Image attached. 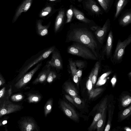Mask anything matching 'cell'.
Here are the masks:
<instances>
[{
	"mask_svg": "<svg viewBox=\"0 0 131 131\" xmlns=\"http://www.w3.org/2000/svg\"><path fill=\"white\" fill-rule=\"evenodd\" d=\"M27 100L29 103H37L42 99V95L39 92L35 91H32L26 93Z\"/></svg>",
	"mask_w": 131,
	"mask_h": 131,
	"instance_id": "cell-17",
	"label": "cell"
},
{
	"mask_svg": "<svg viewBox=\"0 0 131 131\" xmlns=\"http://www.w3.org/2000/svg\"><path fill=\"white\" fill-rule=\"evenodd\" d=\"M101 6L105 10H106L108 8L107 4L104 0H97Z\"/></svg>",
	"mask_w": 131,
	"mask_h": 131,
	"instance_id": "cell-39",
	"label": "cell"
},
{
	"mask_svg": "<svg viewBox=\"0 0 131 131\" xmlns=\"http://www.w3.org/2000/svg\"><path fill=\"white\" fill-rule=\"evenodd\" d=\"M131 22V13H128L125 15L120 19L119 24L123 27L126 26Z\"/></svg>",
	"mask_w": 131,
	"mask_h": 131,
	"instance_id": "cell-27",
	"label": "cell"
},
{
	"mask_svg": "<svg viewBox=\"0 0 131 131\" xmlns=\"http://www.w3.org/2000/svg\"><path fill=\"white\" fill-rule=\"evenodd\" d=\"M127 0H118L116 4V11L115 15L117 17L125 6L127 3Z\"/></svg>",
	"mask_w": 131,
	"mask_h": 131,
	"instance_id": "cell-28",
	"label": "cell"
},
{
	"mask_svg": "<svg viewBox=\"0 0 131 131\" xmlns=\"http://www.w3.org/2000/svg\"><path fill=\"white\" fill-rule=\"evenodd\" d=\"M101 60L99 59L95 63L94 68L92 69L93 73L91 78V81L93 88L96 82L98 72L101 65Z\"/></svg>",
	"mask_w": 131,
	"mask_h": 131,
	"instance_id": "cell-23",
	"label": "cell"
},
{
	"mask_svg": "<svg viewBox=\"0 0 131 131\" xmlns=\"http://www.w3.org/2000/svg\"><path fill=\"white\" fill-rule=\"evenodd\" d=\"M90 29L85 27L72 28L68 32L66 42H76L88 47L98 58L101 60L99 45Z\"/></svg>",
	"mask_w": 131,
	"mask_h": 131,
	"instance_id": "cell-1",
	"label": "cell"
},
{
	"mask_svg": "<svg viewBox=\"0 0 131 131\" xmlns=\"http://www.w3.org/2000/svg\"><path fill=\"white\" fill-rule=\"evenodd\" d=\"M103 90V89L101 88L93 89L91 91L88 92L89 99L93 98L96 97L100 94Z\"/></svg>",
	"mask_w": 131,
	"mask_h": 131,
	"instance_id": "cell-29",
	"label": "cell"
},
{
	"mask_svg": "<svg viewBox=\"0 0 131 131\" xmlns=\"http://www.w3.org/2000/svg\"><path fill=\"white\" fill-rule=\"evenodd\" d=\"M51 67L48 63L45 65L39 73L36 78L34 80L32 84L36 85L45 82L47 79Z\"/></svg>",
	"mask_w": 131,
	"mask_h": 131,
	"instance_id": "cell-14",
	"label": "cell"
},
{
	"mask_svg": "<svg viewBox=\"0 0 131 131\" xmlns=\"http://www.w3.org/2000/svg\"><path fill=\"white\" fill-rule=\"evenodd\" d=\"M49 0V1H55L56 0Z\"/></svg>",
	"mask_w": 131,
	"mask_h": 131,
	"instance_id": "cell-48",
	"label": "cell"
},
{
	"mask_svg": "<svg viewBox=\"0 0 131 131\" xmlns=\"http://www.w3.org/2000/svg\"><path fill=\"white\" fill-rule=\"evenodd\" d=\"M64 96L66 99L70 103L72 104H73L74 106L75 104L73 100V98L71 96L67 94H65L64 95Z\"/></svg>",
	"mask_w": 131,
	"mask_h": 131,
	"instance_id": "cell-40",
	"label": "cell"
},
{
	"mask_svg": "<svg viewBox=\"0 0 131 131\" xmlns=\"http://www.w3.org/2000/svg\"><path fill=\"white\" fill-rule=\"evenodd\" d=\"M82 74V69L78 68L77 69V75L79 81L80 80Z\"/></svg>",
	"mask_w": 131,
	"mask_h": 131,
	"instance_id": "cell-41",
	"label": "cell"
},
{
	"mask_svg": "<svg viewBox=\"0 0 131 131\" xmlns=\"http://www.w3.org/2000/svg\"><path fill=\"white\" fill-rule=\"evenodd\" d=\"M71 97H72L75 106H77L78 105H79L81 104L82 101L81 99L78 96Z\"/></svg>",
	"mask_w": 131,
	"mask_h": 131,
	"instance_id": "cell-38",
	"label": "cell"
},
{
	"mask_svg": "<svg viewBox=\"0 0 131 131\" xmlns=\"http://www.w3.org/2000/svg\"><path fill=\"white\" fill-rule=\"evenodd\" d=\"M5 82V79L0 72V87L4 85Z\"/></svg>",
	"mask_w": 131,
	"mask_h": 131,
	"instance_id": "cell-42",
	"label": "cell"
},
{
	"mask_svg": "<svg viewBox=\"0 0 131 131\" xmlns=\"http://www.w3.org/2000/svg\"><path fill=\"white\" fill-rule=\"evenodd\" d=\"M107 108L108 111V118L107 124L104 130L105 131H108L110 129L114 106L112 104H110L108 106H107Z\"/></svg>",
	"mask_w": 131,
	"mask_h": 131,
	"instance_id": "cell-22",
	"label": "cell"
},
{
	"mask_svg": "<svg viewBox=\"0 0 131 131\" xmlns=\"http://www.w3.org/2000/svg\"><path fill=\"white\" fill-rule=\"evenodd\" d=\"M8 117H4L0 120V126H2L6 124L7 123V119Z\"/></svg>",
	"mask_w": 131,
	"mask_h": 131,
	"instance_id": "cell-43",
	"label": "cell"
},
{
	"mask_svg": "<svg viewBox=\"0 0 131 131\" xmlns=\"http://www.w3.org/2000/svg\"><path fill=\"white\" fill-rule=\"evenodd\" d=\"M23 108L22 105L14 103L8 100L0 107V118L4 115L20 111Z\"/></svg>",
	"mask_w": 131,
	"mask_h": 131,
	"instance_id": "cell-8",
	"label": "cell"
},
{
	"mask_svg": "<svg viewBox=\"0 0 131 131\" xmlns=\"http://www.w3.org/2000/svg\"><path fill=\"white\" fill-rule=\"evenodd\" d=\"M78 0V1L79 2H80L82 0Z\"/></svg>",
	"mask_w": 131,
	"mask_h": 131,
	"instance_id": "cell-49",
	"label": "cell"
},
{
	"mask_svg": "<svg viewBox=\"0 0 131 131\" xmlns=\"http://www.w3.org/2000/svg\"><path fill=\"white\" fill-rule=\"evenodd\" d=\"M55 48V46H53L45 49L27 60L18 70V73L13 80V83L18 80L35 65L37 64L48 57Z\"/></svg>",
	"mask_w": 131,
	"mask_h": 131,
	"instance_id": "cell-2",
	"label": "cell"
},
{
	"mask_svg": "<svg viewBox=\"0 0 131 131\" xmlns=\"http://www.w3.org/2000/svg\"><path fill=\"white\" fill-rule=\"evenodd\" d=\"M105 1L108 7L109 6V4L110 3V0H104Z\"/></svg>",
	"mask_w": 131,
	"mask_h": 131,
	"instance_id": "cell-47",
	"label": "cell"
},
{
	"mask_svg": "<svg viewBox=\"0 0 131 131\" xmlns=\"http://www.w3.org/2000/svg\"><path fill=\"white\" fill-rule=\"evenodd\" d=\"M85 6L87 8L94 14H99L101 12V9L94 0L87 1L85 3Z\"/></svg>",
	"mask_w": 131,
	"mask_h": 131,
	"instance_id": "cell-21",
	"label": "cell"
},
{
	"mask_svg": "<svg viewBox=\"0 0 131 131\" xmlns=\"http://www.w3.org/2000/svg\"><path fill=\"white\" fill-rule=\"evenodd\" d=\"M124 129L126 131H130L131 130V128L128 127H125L124 128Z\"/></svg>",
	"mask_w": 131,
	"mask_h": 131,
	"instance_id": "cell-46",
	"label": "cell"
},
{
	"mask_svg": "<svg viewBox=\"0 0 131 131\" xmlns=\"http://www.w3.org/2000/svg\"><path fill=\"white\" fill-rule=\"evenodd\" d=\"M69 68L72 76L74 82L76 84L78 87L79 86V81L77 75V68L75 62L72 59L68 60Z\"/></svg>",
	"mask_w": 131,
	"mask_h": 131,
	"instance_id": "cell-18",
	"label": "cell"
},
{
	"mask_svg": "<svg viewBox=\"0 0 131 131\" xmlns=\"http://www.w3.org/2000/svg\"><path fill=\"white\" fill-rule=\"evenodd\" d=\"M110 22L108 19L103 27H101L95 31L94 35L96 40L101 45L103 44L105 38L110 27Z\"/></svg>",
	"mask_w": 131,
	"mask_h": 131,
	"instance_id": "cell-12",
	"label": "cell"
},
{
	"mask_svg": "<svg viewBox=\"0 0 131 131\" xmlns=\"http://www.w3.org/2000/svg\"><path fill=\"white\" fill-rule=\"evenodd\" d=\"M51 10L52 8L50 6L46 7L41 12L39 15L40 17H43L47 15L51 12Z\"/></svg>",
	"mask_w": 131,
	"mask_h": 131,
	"instance_id": "cell-34",
	"label": "cell"
},
{
	"mask_svg": "<svg viewBox=\"0 0 131 131\" xmlns=\"http://www.w3.org/2000/svg\"><path fill=\"white\" fill-rule=\"evenodd\" d=\"M73 14V10L71 8L69 9L67 11V19L66 21L67 23L71 22V20Z\"/></svg>",
	"mask_w": 131,
	"mask_h": 131,
	"instance_id": "cell-37",
	"label": "cell"
},
{
	"mask_svg": "<svg viewBox=\"0 0 131 131\" xmlns=\"http://www.w3.org/2000/svg\"><path fill=\"white\" fill-rule=\"evenodd\" d=\"M59 105V108L67 117L75 122H78L79 121L78 114L74 108L68 102L60 99Z\"/></svg>",
	"mask_w": 131,
	"mask_h": 131,
	"instance_id": "cell-7",
	"label": "cell"
},
{
	"mask_svg": "<svg viewBox=\"0 0 131 131\" xmlns=\"http://www.w3.org/2000/svg\"><path fill=\"white\" fill-rule=\"evenodd\" d=\"M11 84H6L0 89V107L8 100L12 93Z\"/></svg>",
	"mask_w": 131,
	"mask_h": 131,
	"instance_id": "cell-13",
	"label": "cell"
},
{
	"mask_svg": "<svg viewBox=\"0 0 131 131\" xmlns=\"http://www.w3.org/2000/svg\"><path fill=\"white\" fill-rule=\"evenodd\" d=\"M101 27L98 26H93L91 27L90 28V29L92 31H96L97 29L100 28Z\"/></svg>",
	"mask_w": 131,
	"mask_h": 131,
	"instance_id": "cell-44",
	"label": "cell"
},
{
	"mask_svg": "<svg viewBox=\"0 0 131 131\" xmlns=\"http://www.w3.org/2000/svg\"><path fill=\"white\" fill-rule=\"evenodd\" d=\"M68 53L81 57L86 60H99L92 51L85 45L79 42H74L67 49Z\"/></svg>",
	"mask_w": 131,
	"mask_h": 131,
	"instance_id": "cell-3",
	"label": "cell"
},
{
	"mask_svg": "<svg viewBox=\"0 0 131 131\" xmlns=\"http://www.w3.org/2000/svg\"><path fill=\"white\" fill-rule=\"evenodd\" d=\"M116 81V79L114 77H113L111 80V82L113 86H114Z\"/></svg>",
	"mask_w": 131,
	"mask_h": 131,
	"instance_id": "cell-45",
	"label": "cell"
},
{
	"mask_svg": "<svg viewBox=\"0 0 131 131\" xmlns=\"http://www.w3.org/2000/svg\"><path fill=\"white\" fill-rule=\"evenodd\" d=\"M51 59L48 63L50 66L54 68L58 72L63 69L62 59L60 52L56 48L51 53Z\"/></svg>",
	"mask_w": 131,
	"mask_h": 131,
	"instance_id": "cell-9",
	"label": "cell"
},
{
	"mask_svg": "<svg viewBox=\"0 0 131 131\" xmlns=\"http://www.w3.org/2000/svg\"><path fill=\"white\" fill-rule=\"evenodd\" d=\"M131 42V34L123 41L118 39L116 48L111 57V61L114 64L121 63L122 61L126 48Z\"/></svg>",
	"mask_w": 131,
	"mask_h": 131,
	"instance_id": "cell-4",
	"label": "cell"
},
{
	"mask_svg": "<svg viewBox=\"0 0 131 131\" xmlns=\"http://www.w3.org/2000/svg\"><path fill=\"white\" fill-rule=\"evenodd\" d=\"M113 41V33L111 30L109 32L105 47L101 53V59L104 58V56H105L107 59L112 57Z\"/></svg>",
	"mask_w": 131,
	"mask_h": 131,
	"instance_id": "cell-11",
	"label": "cell"
},
{
	"mask_svg": "<svg viewBox=\"0 0 131 131\" xmlns=\"http://www.w3.org/2000/svg\"><path fill=\"white\" fill-rule=\"evenodd\" d=\"M131 102V97L127 95L123 96L121 99L122 105L123 107H125L129 105Z\"/></svg>",
	"mask_w": 131,
	"mask_h": 131,
	"instance_id": "cell-32",
	"label": "cell"
},
{
	"mask_svg": "<svg viewBox=\"0 0 131 131\" xmlns=\"http://www.w3.org/2000/svg\"><path fill=\"white\" fill-rule=\"evenodd\" d=\"M131 114V106H130L128 108L124 110L120 116V119L121 120L125 119Z\"/></svg>",
	"mask_w": 131,
	"mask_h": 131,
	"instance_id": "cell-31",
	"label": "cell"
},
{
	"mask_svg": "<svg viewBox=\"0 0 131 131\" xmlns=\"http://www.w3.org/2000/svg\"><path fill=\"white\" fill-rule=\"evenodd\" d=\"M57 76L56 72L51 67L46 80L49 83H51L56 78Z\"/></svg>",
	"mask_w": 131,
	"mask_h": 131,
	"instance_id": "cell-30",
	"label": "cell"
},
{
	"mask_svg": "<svg viewBox=\"0 0 131 131\" xmlns=\"http://www.w3.org/2000/svg\"><path fill=\"white\" fill-rule=\"evenodd\" d=\"M107 108V107L104 110L102 116L97 122L96 128L97 131H103L104 129L106 119Z\"/></svg>",
	"mask_w": 131,
	"mask_h": 131,
	"instance_id": "cell-24",
	"label": "cell"
},
{
	"mask_svg": "<svg viewBox=\"0 0 131 131\" xmlns=\"http://www.w3.org/2000/svg\"><path fill=\"white\" fill-rule=\"evenodd\" d=\"M37 32L38 34L41 36H44L48 33V25L43 26L40 20H38L37 23Z\"/></svg>",
	"mask_w": 131,
	"mask_h": 131,
	"instance_id": "cell-20",
	"label": "cell"
},
{
	"mask_svg": "<svg viewBox=\"0 0 131 131\" xmlns=\"http://www.w3.org/2000/svg\"><path fill=\"white\" fill-rule=\"evenodd\" d=\"M18 127L21 131H39V127L32 117L26 116L21 117L18 121Z\"/></svg>",
	"mask_w": 131,
	"mask_h": 131,
	"instance_id": "cell-6",
	"label": "cell"
},
{
	"mask_svg": "<svg viewBox=\"0 0 131 131\" xmlns=\"http://www.w3.org/2000/svg\"><path fill=\"white\" fill-rule=\"evenodd\" d=\"M62 89L64 92L71 97L78 96V92L71 81L68 79L65 81L62 85Z\"/></svg>",
	"mask_w": 131,
	"mask_h": 131,
	"instance_id": "cell-15",
	"label": "cell"
},
{
	"mask_svg": "<svg viewBox=\"0 0 131 131\" xmlns=\"http://www.w3.org/2000/svg\"><path fill=\"white\" fill-rule=\"evenodd\" d=\"M76 67L79 69H82L85 67L86 64L85 62L81 60L74 61Z\"/></svg>",
	"mask_w": 131,
	"mask_h": 131,
	"instance_id": "cell-36",
	"label": "cell"
},
{
	"mask_svg": "<svg viewBox=\"0 0 131 131\" xmlns=\"http://www.w3.org/2000/svg\"><path fill=\"white\" fill-rule=\"evenodd\" d=\"M64 15L63 10L59 11L56 18L54 25V31L55 34L58 32L63 23Z\"/></svg>",
	"mask_w": 131,
	"mask_h": 131,
	"instance_id": "cell-19",
	"label": "cell"
},
{
	"mask_svg": "<svg viewBox=\"0 0 131 131\" xmlns=\"http://www.w3.org/2000/svg\"><path fill=\"white\" fill-rule=\"evenodd\" d=\"M93 73V70L91 71L89 77V79L86 82V87L88 90V92L91 91L94 88H93L92 84L91 81V78Z\"/></svg>",
	"mask_w": 131,
	"mask_h": 131,
	"instance_id": "cell-35",
	"label": "cell"
},
{
	"mask_svg": "<svg viewBox=\"0 0 131 131\" xmlns=\"http://www.w3.org/2000/svg\"><path fill=\"white\" fill-rule=\"evenodd\" d=\"M107 106V98H105L101 102L97 109V113L95 116L93 121L88 128L89 131L94 130L96 128L98 121L102 116L104 109Z\"/></svg>",
	"mask_w": 131,
	"mask_h": 131,
	"instance_id": "cell-10",
	"label": "cell"
},
{
	"mask_svg": "<svg viewBox=\"0 0 131 131\" xmlns=\"http://www.w3.org/2000/svg\"><path fill=\"white\" fill-rule=\"evenodd\" d=\"M53 103V99L52 98H50L46 103L44 108V114L45 117H46L51 112Z\"/></svg>",
	"mask_w": 131,
	"mask_h": 131,
	"instance_id": "cell-26",
	"label": "cell"
},
{
	"mask_svg": "<svg viewBox=\"0 0 131 131\" xmlns=\"http://www.w3.org/2000/svg\"><path fill=\"white\" fill-rule=\"evenodd\" d=\"M73 11L75 16L77 19L86 24L91 22V20L85 17L84 14L80 11L73 8Z\"/></svg>",
	"mask_w": 131,
	"mask_h": 131,
	"instance_id": "cell-25",
	"label": "cell"
},
{
	"mask_svg": "<svg viewBox=\"0 0 131 131\" xmlns=\"http://www.w3.org/2000/svg\"><path fill=\"white\" fill-rule=\"evenodd\" d=\"M24 96L21 93L15 94L12 95L10 99L12 101L17 102L22 100L24 98Z\"/></svg>",
	"mask_w": 131,
	"mask_h": 131,
	"instance_id": "cell-33",
	"label": "cell"
},
{
	"mask_svg": "<svg viewBox=\"0 0 131 131\" xmlns=\"http://www.w3.org/2000/svg\"><path fill=\"white\" fill-rule=\"evenodd\" d=\"M32 0H25L19 6L16 11L12 23L15 22L22 13L27 12L30 8Z\"/></svg>",
	"mask_w": 131,
	"mask_h": 131,
	"instance_id": "cell-16",
	"label": "cell"
},
{
	"mask_svg": "<svg viewBox=\"0 0 131 131\" xmlns=\"http://www.w3.org/2000/svg\"><path fill=\"white\" fill-rule=\"evenodd\" d=\"M42 65V63L41 61L37 64L31 70L25 74L18 80L12 83V85H11L12 92L19 91L23 89Z\"/></svg>",
	"mask_w": 131,
	"mask_h": 131,
	"instance_id": "cell-5",
	"label": "cell"
}]
</instances>
